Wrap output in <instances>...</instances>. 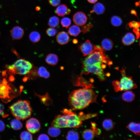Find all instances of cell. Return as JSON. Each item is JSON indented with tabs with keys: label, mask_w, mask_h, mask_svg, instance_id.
<instances>
[{
	"label": "cell",
	"mask_w": 140,
	"mask_h": 140,
	"mask_svg": "<svg viewBox=\"0 0 140 140\" xmlns=\"http://www.w3.org/2000/svg\"><path fill=\"white\" fill-rule=\"evenodd\" d=\"M61 112L62 114L55 117L51 123L52 126L59 128H79L83 121L89 118L88 114L81 112L77 115L70 109H64Z\"/></svg>",
	"instance_id": "cell-1"
},
{
	"label": "cell",
	"mask_w": 140,
	"mask_h": 140,
	"mask_svg": "<svg viewBox=\"0 0 140 140\" xmlns=\"http://www.w3.org/2000/svg\"><path fill=\"white\" fill-rule=\"evenodd\" d=\"M97 96L91 88H84L72 91L69 95L68 100L72 109L81 110L91 103H97Z\"/></svg>",
	"instance_id": "cell-2"
},
{
	"label": "cell",
	"mask_w": 140,
	"mask_h": 140,
	"mask_svg": "<svg viewBox=\"0 0 140 140\" xmlns=\"http://www.w3.org/2000/svg\"><path fill=\"white\" fill-rule=\"evenodd\" d=\"M9 108L13 116L19 120H23L29 118L32 112L30 102L27 100H18Z\"/></svg>",
	"instance_id": "cell-3"
},
{
	"label": "cell",
	"mask_w": 140,
	"mask_h": 140,
	"mask_svg": "<svg viewBox=\"0 0 140 140\" xmlns=\"http://www.w3.org/2000/svg\"><path fill=\"white\" fill-rule=\"evenodd\" d=\"M96 64H105L109 66L112 62L108 57H106L104 50L100 47L94 45L93 52L85 58L83 62V65Z\"/></svg>",
	"instance_id": "cell-4"
},
{
	"label": "cell",
	"mask_w": 140,
	"mask_h": 140,
	"mask_svg": "<svg viewBox=\"0 0 140 140\" xmlns=\"http://www.w3.org/2000/svg\"><path fill=\"white\" fill-rule=\"evenodd\" d=\"M12 85L9 83L5 78L0 83V99L5 103H7L20 94Z\"/></svg>",
	"instance_id": "cell-5"
},
{
	"label": "cell",
	"mask_w": 140,
	"mask_h": 140,
	"mask_svg": "<svg viewBox=\"0 0 140 140\" xmlns=\"http://www.w3.org/2000/svg\"><path fill=\"white\" fill-rule=\"evenodd\" d=\"M6 67L9 70V74L11 75L16 74L20 75L26 74L33 67L32 64L24 59H19L13 65H6Z\"/></svg>",
	"instance_id": "cell-6"
},
{
	"label": "cell",
	"mask_w": 140,
	"mask_h": 140,
	"mask_svg": "<svg viewBox=\"0 0 140 140\" xmlns=\"http://www.w3.org/2000/svg\"><path fill=\"white\" fill-rule=\"evenodd\" d=\"M121 71L122 77L120 81L114 80L112 82L115 91L117 92L137 88V85L134 83L132 77L126 76L125 69L123 68Z\"/></svg>",
	"instance_id": "cell-7"
},
{
	"label": "cell",
	"mask_w": 140,
	"mask_h": 140,
	"mask_svg": "<svg viewBox=\"0 0 140 140\" xmlns=\"http://www.w3.org/2000/svg\"><path fill=\"white\" fill-rule=\"evenodd\" d=\"M101 65L100 64H96L83 65L81 74H87L89 73H93L97 76L100 81H103L106 79V75Z\"/></svg>",
	"instance_id": "cell-8"
},
{
	"label": "cell",
	"mask_w": 140,
	"mask_h": 140,
	"mask_svg": "<svg viewBox=\"0 0 140 140\" xmlns=\"http://www.w3.org/2000/svg\"><path fill=\"white\" fill-rule=\"evenodd\" d=\"M26 127L29 132L34 134L39 130L40 124L38 120L35 118H32L27 121Z\"/></svg>",
	"instance_id": "cell-9"
},
{
	"label": "cell",
	"mask_w": 140,
	"mask_h": 140,
	"mask_svg": "<svg viewBox=\"0 0 140 140\" xmlns=\"http://www.w3.org/2000/svg\"><path fill=\"white\" fill-rule=\"evenodd\" d=\"M87 19L86 15L81 11L76 12L73 16L74 23L79 26H82L85 25L87 22Z\"/></svg>",
	"instance_id": "cell-10"
},
{
	"label": "cell",
	"mask_w": 140,
	"mask_h": 140,
	"mask_svg": "<svg viewBox=\"0 0 140 140\" xmlns=\"http://www.w3.org/2000/svg\"><path fill=\"white\" fill-rule=\"evenodd\" d=\"M94 45L91 44L90 41L87 40L79 46V48L84 56L88 55L93 52Z\"/></svg>",
	"instance_id": "cell-11"
},
{
	"label": "cell",
	"mask_w": 140,
	"mask_h": 140,
	"mask_svg": "<svg viewBox=\"0 0 140 140\" xmlns=\"http://www.w3.org/2000/svg\"><path fill=\"white\" fill-rule=\"evenodd\" d=\"M72 82L73 85L75 86H81L89 88H91L93 87L92 84L90 83L81 76H76L72 80Z\"/></svg>",
	"instance_id": "cell-12"
},
{
	"label": "cell",
	"mask_w": 140,
	"mask_h": 140,
	"mask_svg": "<svg viewBox=\"0 0 140 140\" xmlns=\"http://www.w3.org/2000/svg\"><path fill=\"white\" fill-rule=\"evenodd\" d=\"M11 35L12 38L15 40L21 39L24 34V29L21 27L16 26L14 27L10 31Z\"/></svg>",
	"instance_id": "cell-13"
},
{
	"label": "cell",
	"mask_w": 140,
	"mask_h": 140,
	"mask_svg": "<svg viewBox=\"0 0 140 140\" xmlns=\"http://www.w3.org/2000/svg\"><path fill=\"white\" fill-rule=\"evenodd\" d=\"M70 39L68 33L64 31L59 32L56 36V39L57 43L61 45L67 43Z\"/></svg>",
	"instance_id": "cell-14"
},
{
	"label": "cell",
	"mask_w": 140,
	"mask_h": 140,
	"mask_svg": "<svg viewBox=\"0 0 140 140\" xmlns=\"http://www.w3.org/2000/svg\"><path fill=\"white\" fill-rule=\"evenodd\" d=\"M55 12L58 16L63 17L66 15H69L71 12V10L66 4H62L57 7Z\"/></svg>",
	"instance_id": "cell-15"
},
{
	"label": "cell",
	"mask_w": 140,
	"mask_h": 140,
	"mask_svg": "<svg viewBox=\"0 0 140 140\" xmlns=\"http://www.w3.org/2000/svg\"><path fill=\"white\" fill-rule=\"evenodd\" d=\"M135 38L132 33L128 32L122 38V42L125 45H129L133 44L135 41Z\"/></svg>",
	"instance_id": "cell-16"
},
{
	"label": "cell",
	"mask_w": 140,
	"mask_h": 140,
	"mask_svg": "<svg viewBox=\"0 0 140 140\" xmlns=\"http://www.w3.org/2000/svg\"><path fill=\"white\" fill-rule=\"evenodd\" d=\"M45 60L46 62L48 64L54 66L58 63V58L57 55L53 53H50L47 55Z\"/></svg>",
	"instance_id": "cell-17"
},
{
	"label": "cell",
	"mask_w": 140,
	"mask_h": 140,
	"mask_svg": "<svg viewBox=\"0 0 140 140\" xmlns=\"http://www.w3.org/2000/svg\"><path fill=\"white\" fill-rule=\"evenodd\" d=\"M126 127L135 134L140 136V123L132 122Z\"/></svg>",
	"instance_id": "cell-18"
},
{
	"label": "cell",
	"mask_w": 140,
	"mask_h": 140,
	"mask_svg": "<svg viewBox=\"0 0 140 140\" xmlns=\"http://www.w3.org/2000/svg\"><path fill=\"white\" fill-rule=\"evenodd\" d=\"M105 11V8L104 5L100 2H98L94 5L90 13H95L97 15H100L103 14Z\"/></svg>",
	"instance_id": "cell-19"
},
{
	"label": "cell",
	"mask_w": 140,
	"mask_h": 140,
	"mask_svg": "<svg viewBox=\"0 0 140 140\" xmlns=\"http://www.w3.org/2000/svg\"><path fill=\"white\" fill-rule=\"evenodd\" d=\"M135 95L131 90H126L122 95V100L128 102H131L134 99Z\"/></svg>",
	"instance_id": "cell-20"
},
{
	"label": "cell",
	"mask_w": 140,
	"mask_h": 140,
	"mask_svg": "<svg viewBox=\"0 0 140 140\" xmlns=\"http://www.w3.org/2000/svg\"><path fill=\"white\" fill-rule=\"evenodd\" d=\"M113 44L112 41L108 38L103 39L101 42V48L104 50L109 51L113 47Z\"/></svg>",
	"instance_id": "cell-21"
},
{
	"label": "cell",
	"mask_w": 140,
	"mask_h": 140,
	"mask_svg": "<svg viewBox=\"0 0 140 140\" xmlns=\"http://www.w3.org/2000/svg\"><path fill=\"white\" fill-rule=\"evenodd\" d=\"M81 31L80 28L77 25H73L69 28L68 32L70 35L77 36Z\"/></svg>",
	"instance_id": "cell-22"
},
{
	"label": "cell",
	"mask_w": 140,
	"mask_h": 140,
	"mask_svg": "<svg viewBox=\"0 0 140 140\" xmlns=\"http://www.w3.org/2000/svg\"><path fill=\"white\" fill-rule=\"evenodd\" d=\"M95 135L94 133L91 129L85 130L82 133L83 138L86 140L93 139Z\"/></svg>",
	"instance_id": "cell-23"
},
{
	"label": "cell",
	"mask_w": 140,
	"mask_h": 140,
	"mask_svg": "<svg viewBox=\"0 0 140 140\" xmlns=\"http://www.w3.org/2000/svg\"><path fill=\"white\" fill-rule=\"evenodd\" d=\"M102 126L104 129L107 131H109L114 127V125L113 121L110 119H106L102 122Z\"/></svg>",
	"instance_id": "cell-24"
},
{
	"label": "cell",
	"mask_w": 140,
	"mask_h": 140,
	"mask_svg": "<svg viewBox=\"0 0 140 140\" xmlns=\"http://www.w3.org/2000/svg\"><path fill=\"white\" fill-rule=\"evenodd\" d=\"M48 133L51 136L56 137L60 135L61 133V130L59 128L52 126L49 128Z\"/></svg>",
	"instance_id": "cell-25"
},
{
	"label": "cell",
	"mask_w": 140,
	"mask_h": 140,
	"mask_svg": "<svg viewBox=\"0 0 140 140\" xmlns=\"http://www.w3.org/2000/svg\"><path fill=\"white\" fill-rule=\"evenodd\" d=\"M59 19L58 17L53 16L49 18L48 25L51 27H56L59 25Z\"/></svg>",
	"instance_id": "cell-26"
},
{
	"label": "cell",
	"mask_w": 140,
	"mask_h": 140,
	"mask_svg": "<svg viewBox=\"0 0 140 140\" xmlns=\"http://www.w3.org/2000/svg\"><path fill=\"white\" fill-rule=\"evenodd\" d=\"M37 72L39 77L46 79L49 78L50 76L49 72L43 66H41L37 69Z\"/></svg>",
	"instance_id": "cell-27"
},
{
	"label": "cell",
	"mask_w": 140,
	"mask_h": 140,
	"mask_svg": "<svg viewBox=\"0 0 140 140\" xmlns=\"http://www.w3.org/2000/svg\"><path fill=\"white\" fill-rule=\"evenodd\" d=\"M12 128L15 130L21 129L23 127V124L19 120L16 118L12 120L10 123Z\"/></svg>",
	"instance_id": "cell-28"
},
{
	"label": "cell",
	"mask_w": 140,
	"mask_h": 140,
	"mask_svg": "<svg viewBox=\"0 0 140 140\" xmlns=\"http://www.w3.org/2000/svg\"><path fill=\"white\" fill-rule=\"evenodd\" d=\"M68 140H77L79 138L78 133L76 131L71 130L68 131L66 137Z\"/></svg>",
	"instance_id": "cell-29"
},
{
	"label": "cell",
	"mask_w": 140,
	"mask_h": 140,
	"mask_svg": "<svg viewBox=\"0 0 140 140\" xmlns=\"http://www.w3.org/2000/svg\"><path fill=\"white\" fill-rule=\"evenodd\" d=\"M41 38L40 33L36 31L31 32L29 35L30 40L32 42L36 43L38 42L40 40Z\"/></svg>",
	"instance_id": "cell-30"
},
{
	"label": "cell",
	"mask_w": 140,
	"mask_h": 140,
	"mask_svg": "<svg viewBox=\"0 0 140 140\" xmlns=\"http://www.w3.org/2000/svg\"><path fill=\"white\" fill-rule=\"evenodd\" d=\"M111 23L114 26L118 27L122 24V21L121 18L119 16H114L111 19Z\"/></svg>",
	"instance_id": "cell-31"
},
{
	"label": "cell",
	"mask_w": 140,
	"mask_h": 140,
	"mask_svg": "<svg viewBox=\"0 0 140 140\" xmlns=\"http://www.w3.org/2000/svg\"><path fill=\"white\" fill-rule=\"evenodd\" d=\"M27 74V76L29 79H31L32 80L35 79L39 77L37 72V68L36 67L33 68Z\"/></svg>",
	"instance_id": "cell-32"
},
{
	"label": "cell",
	"mask_w": 140,
	"mask_h": 140,
	"mask_svg": "<svg viewBox=\"0 0 140 140\" xmlns=\"http://www.w3.org/2000/svg\"><path fill=\"white\" fill-rule=\"evenodd\" d=\"M20 138L22 140H31L32 139V136L30 132L24 131L21 133Z\"/></svg>",
	"instance_id": "cell-33"
},
{
	"label": "cell",
	"mask_w": 140,
	"mask_h": 140,
	"mask_svg": "<svg viewBox=\"0 0 140 140\" xmlns=\"http://www.w3.org/2000/svg\"><path fill=\"white\" fill-rule=\"evenodd\" d=\"M71 23V19L68 17H66L62 18L61 21V24L62 26L67 29Z\"/></svg>",
	"instance_id": "cell-34"
},
{
	"label": "cell",
	"mask_w": 140,
	"mask_h": 140,
	"mask_svg": "<svg viewBox=\"0 0 140 140\" xmlns=\"http://www.w3.org/2000/svg\"><path fill=\"white\" fill-rule=\"evenodd\" d=\"M91 129L94 133L95 135L97 136L99 135L101 133L100 130L97 127L96 124L94 122H91Z\"/></svg>",
	"instance_id": "cell-35"
},
{
	"label": "cell",
	"mask_w": 140,
	"mask_h": 140,
	"mask_svg": "<svg viewBox=\"0 0 140 140\" xmlns=\"http://www.w3.org/2000/svg\"><path fill=\"white\" fill-rule=\"evenodd\" d=\"M57 31L55 29L50 27L47 29L46 31V34L49 36H53L57 33Z\"/></svg>",
	"instance_id": "cell-36"
},
{
	"label": "cell",
	"mask_w": 140,
	"mask_h": 140,
	"mask_svg": "<svg viewBox=\"0 0 140 140\" xmlns=\"http://www.w3.org/2000/svg\"><path fill=\"white\" fill-rule=\"evenodd\" d=\"M93 26L91 23H89L82 27L81 29V31L83 33H85L87 32Z\"/></svg>",
	"instance_id": "cell-37"
},
{
	"label": "cell",
	"mask_w": 140,
	"mask_h": 140,
	"mask_svg": "<svg viewBox=\"0 0 140 140\" xmlns=\"http://www.w3.org/2000/svg\"><path fill=\"white\" fill-rule=\"evenodd\" d=\"M40 97L41 99V102L45 104L48 105L47 102L49 101L47 100L50 101V98L47 94H46L45 95L40 96Z\"/></svg>",
	"instance_id": "cell-38"
},
{
	"label": "cell",
	"mask_w": 140,
	"mask_h": 140,
	"mask_svg": "<svg viewBox=\"0 0 140 140\" xmlns=\"http://www.w3.org/2000/svg\"><path fill=\"white\" fill-rule=\"evenodd\" d=\"M61 0H48L49 4L54 7L58 6L60 3Z\"/></svg>",
	"instance_id": "cell-39"
},
{
	"label": "cell",
	"mask_w": 140,
	"mask_h": 140,
	"mask_svg": "<svg viewBox=\"0 0 140 140\" xmlns=\"http://www.w3.org/2000/svg\"><path fill=\"white\" fill-rule=\"evenodd\" d=\"M38 140H49V137L45 134H41L38 136Z\"/></svg>",
	"instance_id": "cell-40"
},
{
	"label": "cell",
	"mask_w": 140,
	"mask_h": 140,
	"mask_svg": "<svg viewBox=\"0 0 140 140\" xmlns=\"http://www.w3.org/2000/svg\"><path fill=\"white\" fill-rule=\"evenodd\" d=\"M4 106L3 104L0 103V115H2L3 117H5L8 116V115L5 114L4 113Z\"/></svg>",
	"instance_id": "cell-41"
},
{
	"label": "cell",
	"mask_w": 140,
	"mask_h": 140,
	"mask_svg": "<svg viewBox=\"0 0 140 140\" xmlns=\"http://www.w3.org/2000/svg\"><path fill=\"white\" fill-rule=\"evenodd\" d=\"M5 125L3 122L0 120V132L3 131L5 128Z\"/></svg>",
	"instance_id": "cell-42"
},
{
	"label": "cell",
	"mask_w": 140,
	"mask_h": 140,
	"mask_svg": "<svg viewBox=\"0 0 140 140\" xmlns=\"http://www.w3.org/2000/svg\"><path fill=\"white\" fill-rule=\"evenodd\" d=\"M89 3L94 4L96 3L98 0H87Z\"/></svg>",
	"instance_id": "cell-43"
},
{
	"label": "cell",
	"mask_w": 140,
	"mask_h": 140,
	"mask_svg": "<svg viewBox=\"0 0 140 140\" xmlns=\"http://www.w3.org/2000/svg\"><path fill=\"white\" fill-rule=\"evenodd\" d=\"M9 80L10 81L12 82L15 80V78L13 76L11 75L10 77Z\"/></svg>",
	"instance_id": "cell-44"
},
{
	"label": "cell",
	"mask_w": 140,
	"mask_h": 140,
	"mask_svg": "<svg viewBox=\"0 0 140 140\" xmlns=\"http://www.w3.org/2000/svg\"><path fill=\"white\" fill-rule=\"evenodd\" d=\"M6 70L5 71H2V75L3 76H6Z\"/></svg>",
	"instance_id": "cell-45"
},
{
	"label": "cell",
	"mask_w": 140,
	"mask_h": 140,
	"mask_svg": "<svg viewBox=\"0 0 140 140\" xmlns=\"http://www.w3.org/2000/svg\"><path fill=\"white\" fill-rule=\"evenodd\" d=\"M40 7L39 6H37L35 8V9L37 11H39L40 9Z\"/></svg>",
	"instance_id": "cell-46"
},
{
	"label": "cell",
	"mask_w": 140,
	"mask_h": 140,
	"mask_svg": "<svg viewBox=\"0 0 140 140\" xmlns=\"http://www.w3.org/2000/svg\"><path fill=\"white\" fill-rule=\"evenodd\" d=\"M12 52L14 53H15V54L16 55H17V57H19V55H18V54L17 53V52H16V51H15L14 50H12Z\"/></svg>",
	"instance_id": "cell-47"
},
{
	"label": "cell",
	"mask_w": 140,
	"mask_h": 140,
	"mask_svg": "<svg viewBox=\"0 0 140 140\" xmlns=\"http://www.w3.org/2000/svg\"><path fill=\"white\" fill-rule=\"evenodd\" d=\"M73 42L74 44L78 42V40L76 39H74L73 40Z\"/></svg>",
	"instance_id": "cell-48"
},
{
	"label": "cell",
	"mask_w": 140,
	"mask_h": 140,
	"mask_svg": "<svg viewBox=\"0 0 140 140\" xmlns=\"http://www.w3.org/2000/svg\"><path fill=\"white\" fill-rule=\"evenodd\" d=\"M1 81H2L1 80V79H0V83L1 82Z\"/></svg>",
	"instance_id": "cell-49"
},
{
	"label": "cell",
	"mask_w": 140,
	"mask_h": 140,
	"mask_svg": "<svg viewBox=\"0 0 140 140\" xmlns=\"http://www.w3.org/2000/svg\"><path fill=\"white\" fill-rule=\"evenodd\" d=\"M139 45H140V41H139Z\"/></svg>",
	"instance_id": "cell-50"
}]
</instances>
